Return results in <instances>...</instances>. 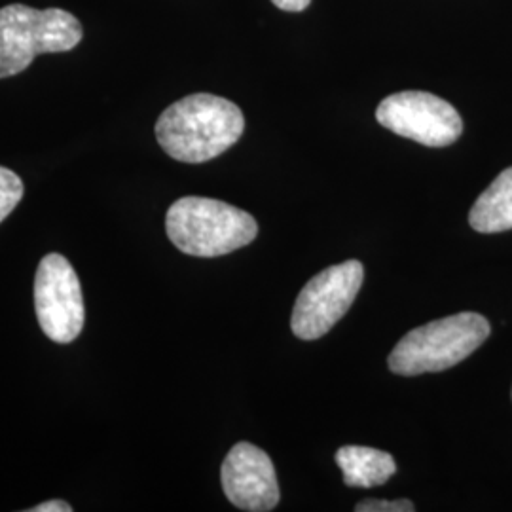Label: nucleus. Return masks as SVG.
I'll return each mask as SVG.
<instances>
[{
    "label": "nucleus",
    "mask_w": 512,
    "mask_h": 512,
    "mask_svg": "<svg viewBox=\"0 0 512 512\" xmlns=\"http://www.w3.org/2000/svg\"><path fill=\"white\" fill-rule=\"evenodd\" d=\"M220 482L228 501L241 511H274L281 497L272 459L251 442H238L228 452Z\"/></svg>",
    "instance_id": "obj_8"
},
{
    "label": "nucleus",
    "mask_w": 512,
    "mask_h": 512,
    "mask_svg": "<svg viewBox=\"0 0 512 512\" xmlns=\"http://www.w3.org/2000/svg\"><path fill=\"white\" fill-rule=\"evenodd\" d=\"M336 463L344 473V482L351 488L382 486L397 473L391 454L368 446H342L336 452Z\"/></svg>",
    "instance_id": "obj_9"
},
{
    "label": "nucleus",
    "mask_w": 512,
    "mask_h": 512,
    "mask_svg": "<svg viewBox=\"0 0 512 512\" xmlns=\"http://www.w3.org/2000/svg\"><path fill=\"white\" fill-rule=\"evenodd\" d=\"M376 118L384 128L425 147H448L463 133L458 110L433 93H393L380 103Z\"/></svg>",
    "instance_id": "obj_7"
},
{
    "label": "nucleus",
    "mask_w": 512,
    "mask_h": 512,
    "mask_svg": "<svg viewBox=\"0 0 512 512\" xmlns=\"http://www.w3.org/2000/svg\"><path fill=\"white\" fill-rule=\"evenodd\" d=\"M357 512H414L416 507L408 499H399V501H380V499H366L361 501L357 507Z\"/></svg>",
    "instance_id": "obj_12"
},
{
    "label": "nucleus",
    "mask_w": 512,
    "mask_h": 512,
    "mask_svg": "<svg viewBox=\"0 0 512 512\" xmlns=\"http://www.w3.org/2000/svg\"><path fill=\"white\" fill-rule=\"evenodd\" d=\"M73 511V507L69 505V503H65V501H59V499H54V501H46V503H40L37 507H33L31 512H71Z\"/></svg>",
    "instance_id": "obj_13"
},
{
    "label": "nucleus",
    "mask_w": 512,
    "mask_h": 512,
    "mask_svg": "<svg viewBox=\"0 0 512 512\" xmlns=\"http://www.w3.org/2000/svg\"><path fill=\"white\" fill-rule=\"evenodd\" d=\"M492 332L488 319L463 311L410 330L391 351L387 365L399 376L442 372L465 361Z\"/></svg>",
    "instance_id": "obj_3"
},
{
    "label": "nucleus",
    "mask_w": 512,
    "mask_h": 512,
    "mask_svg": "<svg viewBox=\"0 0 512 512\" xmlns=\"http://www.w3.org/2000/svg\"><path fill=\"white\" fill-rule=\"evenodd\" d=\"M82 37V23L67 10L4 6L0 8V78L23 73L37 55L71 52Z\"/></svg>",
    "instance_id": "obj_4"
},
{
    "label": "nucleus",
    "mask_w": 512,
    "mask_h": 512,
    "mask_svg": "<svg viewBox=\"0 0 512 512\" xmlns=\"http://www.w3.org/2000/svg\"><path fill=\"white\" fill-rule=\"evenodd\" d=\"M469 224L480 234L512 230V167L501 171L476 200Z\"/></svg>",
    "instance_id": "obj_10"
},
{
    "label": "nucleus",
    "mask_w": 512,
    "mask_h": 512,
    "mask_svg": "<svg viewBox=\"0 0 512 512\" xmlns=\"http://www.w3.org/2000/svg\"><path fill=\"white\" fill-rule=\"evenodd\" d=\"M365 268L359 260H346L311 277L294 302L291 329L300 340L325 336L355 302L363 287Z\"/></svg>",
    "instance_id": "obj_5"
},
{
    "label": "nucleus",
    "mask_w": 512,
    "mask_h": 512,
    "mask_svg": "<svg viewBox=\"0 0 512 512\" xmlns=\"http://www.w3.org/2000/svg\"><path fill=\"white\" fill-rule=\"evenodd\" d=\"M165 230L184 255L215 258L253 243L258 224L247 211L230 203L186 196L169 207Z\"/></svg>",
    "instance_id": "obj_2"
},
{
    "label": "nucleus",
    "mask_w": 512,
    "mask_h": 512,
    "mask_svg": "<svg viewBox=\"0 0 512 512\" xmlns=\"http://www.w3.org/2000/svg\"><path fill=\"white\" fill-rule=\"evenodd\" d=\"M35 311L42 332L57 344H71L86 323L80 279L59 253L44 256L35 275Z\"/></svg>",
    "instance_id": "obj_6"
},
{
    "label": "nucleus",
    "mask_w": 512,
    "mask_h": 512,
    "mask_svg": "<svg viewBox=\"0 0 512 512\" xmlns=\"http://www.w3.org/2000/svg\"><path fill=\"white\" fill-rule=\"evenodd\" d=\"M25 186L19 179L18 173L12 169L0 167V222L10 217V213L18 207V203L23 198Z\"/></svg>",
    "instance_id": "obj_11"
},
{
    "label": "nucleus",
    "mask_w": 512,
    "mask_h": 512,
    "mask_svg": "<svg viewBox=\"0 0 512 512\" xmlns=\"http://www.w3.org/2000/svg\"><path fill=\"white\" fill-rule=\"evenodd\" d=\"M272 2L285 12H302L310 6L311 0H272Z\"/></svg>",
    "instance_id": "obj_14"
},
{
    "label": "nucleus",
    "mask_w": 512,
    "mask_h": 512,
    "mask_svg": "<svg viewBox=\"0 0 512 512\" xmlns=\"http://www.w3.org/2000/svg\"><path fill=\"white\" fill-rule=\"evenodd\" d=\"M243 129L245 118L236 103L211 93H194L162 112L156 139L173 160L203 164L234 147Z\"/></svg>",
    "instance_id": "obj_1"
}]
</instances>
